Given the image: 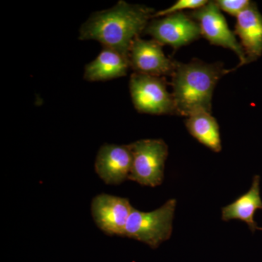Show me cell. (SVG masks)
<instances>
[{"instance_id": "obj_11", "label": "cell", "mask_w": 262, "mask_h": 262, "mask_svg": "<svg viewBox=\"0 0 262 262\" xmlns=\"http://www.w3.org/2000/svg\"><path fill=\"white\" fill-rule=\"evenodd\" d=\"M234 34L239 38L248 62L262 53V16L251 5L237 17Z\"/></svg>"}, {"instance_id": "obj_8", "label": "cell", "mask_w": 262, "mask_h": 262, "mask_svg": "<svg viewBox=\"0 0 262 262\" xmlns=\"http://www.w3.org/2000/svg\"><path fill=\"white\" fill-rule=\"evenodd\" d=\"M127 198L100 194L91 203V214L96 226L107 235L124 237L125 227L134 209Z\"/></svg>"}, {"instance_id": "obj_1", "label": "cell", "mask_w": 262, "mask_h": 262, "mask_svg": "<svg viewBox=\"0 0 262 262\" xmlns=\"http://www.w3.org/2000/svg\"><path fill=\"white\" fill-rule=\"evenodd\" d=\"M154 13L153 8L121 0L113 8L91 15L81 27L79 38L98 41L103 48L128 58L131 45L145 31Z\"/></svg>"}, {"instance_id": "obj_15", "label": "cell", "mask_w": 262, "mask_h": 262, "mask_svg": "<svg viewBox=\"0 0 262 262\" xmlns=\"http://www.w3.org/2000/svg\"><path fill=\"white\" fill-rule=\"evenodd\" d=\"M207 0H178L172 6L166 9L160 10L155 13L152 18L165 17L167 15L174 14V13H181L184 10H196L208 4Z\"/></svg>"}, {"instance_id": "obj_10", "label": "cell", "mask_w": 262, "mask_h": 262, "mask_svg": "<svg viewBox=\"0 0 262 262\" xmlns=\"http://www.w3.org/2000/svg\"><path fill=\"white\" fill-rule=\"evenodd\" d=\"M132 163L130 144H104L98 150L95 170L105 184L118 185L129 180Z\"/></svg>"}, {"instance_id": "obj_16", "label": "cell", "mask_w": 262, "mask_h": 262, "mask_svg": "<svg viewBox=\"0 0 262 262\" xmlns=\"http://www.w3.org/2000/svg\"><path fill=\"white\" fill-rule=\"evenodd\" d=\"M215 3L221 10L236 18L251 5L249 0H216Z\"/></svg>"}, {"instance_id": "obj_4", "label": "cell", "mask_w": 262, "mask_h": 262, "mask_svg": "<svg viewBox=\"0 0 262 262\" xmlns=\"http://www.w3.org/2000/svg\"><path fill=\"white\" fill-rule=\"evenodd\" d=\"M130 144L132 169L129 180L146 187L161 185L168 147L163 139H142Z\"/></svg>"}, {"instance_id": "obj_13", "label": "cell", "mask_w": 262, "mask_h": 262, "mask_svg": "<svg viewBox=\"0 0 262 262\" xmlns=\"http://www.w3.org/2000/svg\"><path fill=\"white\" fill-rule=\"evenodd\" d=\"M260 178H253L252 185L247 192L239 196L233 203L222 209V219L225 222L239 220L246 222L250 229L254 232L259 229L254 221V215L258 209H262V201L260 196Z\"/></svg>"}, {"instance_id": "obj_6", "label": "cell", "mask_w": 262, "mask_h": 262, "mask_svg": "<svg viewBox=\"0 0 262 262\" xmlns=\"http://www.w3.org/2000/svg\"><path fill=\"white\" fill-rule=\"evenodd\" d=\"M221 11L215 1H209L205 6L193 10L189 15L199 25L201 36L211 45L233 51L239 58V64L237 67L244 65L248 61L244 49L237 40L234 32L229 29Z\"/></svg>"}, {"instance_id": "obj_2", "label": "cell", "mask_w": 262, "mask_h": 262, "mask_svg": "<svg viewBox=\"0 0 262 262\" xmlns=\"http://www.w3.org/2000/svg\"><path fill=\"white\" fill-rule=\"evenodd\" d=\"M233 70H227L220 62L208 63L193 59L189 63L177 61L172 77L176 115L189 117L198 111L211 113L212 98L220 79Z\"/></svg>"}, {"instance_id": "obj_7", "label": "cell", "mask_w": 262, "mask_h": 262, "mask_svg": "<svg viewBox=\"0 0 262 262\" xmlns=\"http://www.w3.org/2000/svg\"><path fill=\"white\" fill-rule=\"evenodd\" d=\"M160 45L177 50L201 37L199 25L189 15L181 12L150 21L144 31Z\"/></svg>"}, {"instance_id": "obj_3", "label": "cell", "mask_w": 262, "mask_h": 262, "mask_svg": "<svg viewBox=\"0 0 262 262\" xmlns=\"http://www.w3.org/2000/svg\"><path fill=\"white\" fill-rule=\"evenodd\" d=\"M177 201L170 199L153 211L143 212L134 208L124 237L141 241L154 249L159 247L171 237Z\"/></svg>"}, {"instance_id": "obj_5", "label": "cell", "mask_w": 262, "mask_h": 262, "mask_svg": "<svg viewBox=\"0 0 262 262\" xmlns=\"http://www.w3.org/2000/svg\"><path fill=\"white\" fill-rule=\"evenodd\" d=\"M129 88L134 107L149 115H176L173 94L167 89L165 77L133 73Z\"/></svg>"}, {"instance_id": "obj_14", "label": "cell", "mask_w": 262, "mask_h": 262, "mask_svg": "<svg viewBox=\"0 0 262 262\" xmlns=\"http://www.w3.org/2000/svg\"><path fill=\"white\" fill-rule=\"evenodd\" d=\"M185 125L189 134L203 145L214 152L222 151L220 125L211 113L196 112L187 117Z\"/></svg>"}, {"instance_id": "obj_9", "label": "cell", "mask_w": 262, "mask_h": 262, "mask_svg": "<svg viewBox=\"0 0 262 262\" xmlns=\"http://www.w3.org/2000/svg\"><path fill=\"white\" fill-rule=\"evenodd\" d=\"M162 46L155 39L146 40L136 37L129 51L130 68L136 73L155 77L173 75L177 61L165 56Z\"/></svg>"}, {"instance_id": "obj_17", "label": "cell", "mask_w": 262, "mask_h": 262, "mask_svg": "<svg viewBox=\"0 0 262 262\" xmlns=\"http://www.w3.org/2000/svg\"></svg>"}, {"instance_id": "obj_12", "label": "cell", "mask_w": 262, "mask_h": 262, "mask_svg": "<svg viewBox=\"0 0 262 262\" xmlns=\"http://www.w3.org/2000/svg\"><path fill=\"white\" fill-rule=\"evenodd\" d=\"M130 67L128 58L108 48H103L98 56L84 68V78L99 82L126 76Z\"/></svg>"}]
</instances>
